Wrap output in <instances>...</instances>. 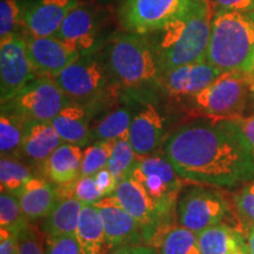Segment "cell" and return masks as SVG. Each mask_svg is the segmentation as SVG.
<instances>
[{"mask_svg":"<svg viewBox=\"0 0 254 254\" xmlns=\"http://www.w3.org/2000/svg\"><path fill=\"white\" fill-rule=\"evenodd\" d=\"M39 77L28 58L24 34L0 40V99L14 97L28 82Z\"/></svg>","mask_w":254,"mask_h":254,"instance_id":"cell-13","label":"cell"},{"mask_svg":"<svg viewBox=\"0 0 254 254\" xmlns=\"http://www.w3.org/2000/svg\"><path fill=\"white\" fill-rule=\"evenodd\" d=\"M81 0H31L25 12V33L56 36L67 14Z\"/></svg>","mask_w":254,"mask_h":254,"instance_id":"cell-19","label":"cell"},{"mask_svg":"<svg viewBox=\"0 0 254 254\" xmlns=\"http://www.w3.org/2000/svg\"><path fill=\"white\" fill-rule=\"evenodd\" d=\"M63 142L52 122L31 120L24 123L20 154L34 163L44 164Z\"/></svg>","mask_w":254,"mask_h":254,"instance_id":"cell-20","label":"cell"},{"mask_svg":"<svg viewBox=\"0 0 254 254\" xmlns=\"http://www.w3.org/2000/svg\"><path fill=\"white\" fill-rule=\"evenodd\" d=\"M213 15L209 0H199L184 17L147 34L161 75L179 66L206 60Z\"/></svg>","mask_w":254,"mask_h":254,"instance_id":"cell-3","label":"cell"},{"mask_svg":"<svg viewBox=\"0 0 254 254\" xmlns=\"http://www.w3.org/2000/svg\"><path fill=\"white\" fill-rule=\"evenodd\" d=\"M94 180L95 184H97L98 189H99L101 195L103 198L105 196L112 195L114 192H116L117 186H118V180L114 178L112 173L107 170V167L100 170L99 172H97L94 174Z\"/></svg>","mask_w":254,"mask_h":254,"instance_id":"cell-39","label":"cell"},{"mask_svg":"<svg viewBox=\"0 0 254 254\" xmlns=\"http://www.w3.org/2000/svg\"><path fill=\"white\" fill-rule=\"evenodd\" d=\"M134 100L131 95L120 93L93 111L91 117V134L94 141L118 140L128 136L131 127Z\"/></svg>","mask_w":254,"mask_h":254,"instance_id":"cell-16","label":"cell"},{"mask_svg":"<svg viewBox=\"0 0 254 254\" xmlns=\"http://www.w3.org/2000/svg\"><path fill=\"white\" fill-rule=\"evenodd\" d=\"M52 125L64 142L82 147L92 140L91 113L86 105L72 101L53 118Z\"/></svg>","mask_w":254,"mask_h":254,"instance_id":"cell-21","label":"cell"},{"mask_svg":"<svg viewBox=\"0 0 254 254\" xmlns=\"http://www.w3.org/2000/svg\"><path fill=\"white\" fill-rule=\"evenodd\" d=\"M28 58L39 75L55 78L69 64L80 57V53L58 38L36 37L25 33Z\"/></svg>","mask_w":254,"mask_h":254,"instance_id":"cell-17","label":"cell"},{"mask_svg":"<svg viewBox=\"0 0 254 254\" xmlns=\"http://www.w3.org/2000/svg\"><path fill=\"white\" fill-rule=\"evenodd\" d=\"M84 151L80 146L63 142L44 163V171L52 183L74 182L80 177Z\"/></svg>","mask_w":254,"mask_h":254,"instance_id":"cell-23","label":"cell"},{"mask_svg":"<svg viewBox=\"0 0 254 254\" xmlns=\"http://www.w3.org/2000/svg\"><path fill=\"white\" fill-rule=\"evenodd\" d=\"M236 207L238 213L247 225L254 226V180H251L237 193Z\"/></svg>","mask_w":254,"mask_h":254,"instance_id":"cell-34","label":"cell"},{"mask_svg":"<svg viewBox=\"0 0 254 254\" xmlns=\"http://www.w3.org/2000/svg\"><path fill=\"white\" fill-rule=\"evenodd\" d=\"M164 155L183 180L218 187L254 180V154L237 119L184 124L165 140Z\"/></svg>","mask_w":254,"mask_h":254,"instance_id":"cell-1","label":"cell"},{"mask_svg":"<svg viewBox=\"0 0 254 254\" xmlns=\"http://www.w3.org/2000/svg\"><path fill=\"white\" fill-rule=\"evenodd\" d=\"M234 254H249V253H247V245H246V241H245V244H244L243 246L239 247V249H238V250L236 251V253H234Z\"/></svg>","mask_w":254,"mask_h":254,"instance_id":"cell-44","label":"cell"},{"mask_svg":"<svg viewBox=\"0 0 254 254\" xmlns=\"http://www.w3.org/2000/svg\"><path fill=\"white\" fill-rule=\"evenodd\" d=\"M103 221L109 250L144 243L141 226L113 194L101 198L95 204Z\"/></svg>","mask_w":254,"mask_h":254,"instance_id":"cell-15","label":"cell"},{"mask_svg":"<svg viewBox=\"0 0 254 254\" xmlns=\"http://www.w3.org/2000/svg\"><path fill=\"white\" fill-rule=\"evenodd\" d=\"M110 254H160L158 250L150 245H127L112 250Z\"/></svg>","mask_w":254,"mask_h":254,"instance_id":"cell-41","label":"cell"},{"mask_svg":"<svg viewBox=\"0 0 254 254\" xmlns=\"http://www.w3.org/2000/svg\"><path fill=\"white\" fill-rule=\"evenodd\" d=\"M33 178L31 170L14 157H1L0 160V185L1 192L20 195L24 187Z\"/></svg>","mask_w":254,"mask_h":254,"instance_id":"cell-28","label":"cell"},{"mask_svg":"<svg viewBox=\"0 0 254 254\" xmlns=\"http://www.w3.org/2000/svg\"><path fill=\"white\" fill-rule=\"evenodd\" d=\"M46 254H81L80 246L74 236L46 237Z\"/></svg>","mask_w":254,"mask_h":254,"instance_id":"cell-37","label":"cell"},{"mask_svg":"<svg viewBox=\"0 0 254 254\" xmlns=\"http://www.w3.org/2000/svg\"><path fill=\"white\" fill-rule=\"evenodd\" d=\"M117 140L94 141L93 145L84 151L80 176H94L107 166Z\"/></svg>","mask_w":254,"mask_h":254,"instance_id":"cell-33","label":"cell"},{"mask_svg":"<svg viewBox=\"0 0 254 254\" xmlns=\"http://www.w3.org/2000/svg\"><path fill=\"white\" fill-rule=\"evenodd\" d=\"M19 234L0 228V254H17Z\"/></svg>","mask_w":254,"mask_h":254,"instance_id":"cell-40","label":"cell"},{"mask_svg":"<svg viewBox=\"0 0 254 254\" xmlns=\"http://www.w3.org/2000/svg\"><path fill=\"white\" fill-rule=\"evenodd\" d=\"M136 159H138V155L133 150L128 136H125L116 141L106 167L118 180V183H120L131 174Z\"/></svg>","mask_w":254,"mask_h":254,"instance_id":"cell-31","label":"cell"},{"mask_svg":"<svg viewBox=\"0 0 254 254\" xmlns=\"http://www.w3.org/2000/svg\"><path fill=\"white\" fill-rule=\"evenodd\" d=\"M245 241L240 233L222 222L198 233L201 254H234Z\"/></svg>","mask_w":254,"mask_h":254,"instance_id":"cell-26","label":"cell"},{"mask_svg":"<svg viewBox=\"0 0 254 254\" xmlns=\"http://www.w3.org/2000/svg\"><path fill=\"white\" fill-rule=\"evenodd\" d=\"M72 100L64 93L55 79L39 77L21 88L12 99L1 104V111L18 117L23 123L52 122Z\"/></svg>","mask_w":254,"mask_h":254,"instance_id":"cell-8","label":"cell"},{"mask_svg":"<svg viewBox=\"0 0 254 254\" xmlns=\"http://www.w3.org/2000/svg\"><path fill=\"white\" fill-rule=\"evenodd\" d=\"M251 90V75L243 72L227 71L207 87L186 99L190 113L207 118H240Z\"/></svg>","mask_w":254,"mask_h":254,"instance_id":"cell-6","label":"cell"},{"mask_svg":"<svg viewBox=\"0 0 254 254\" xmlns=\"http://www.w3.org/2000/svg\"><path fill=\"white\" fill-rule=\"evenodd\" d=\"M109 17L104 9L90 2L80 1L71 9L55 37L80 55L98 51L109 38H104V31Z\"/></svg>","mask_w":254,"mask_h":254,"instance_id":"cell-10","label":"cell"},{"mask_svg":"<svg viewBox=\"0 0 254 254\" xmlns=\"http://www.w3.org/2000/svg\"><path fill=\"white\" fill-rule=\"evenodd\" d=\"M24 123L13 114L1 111L0 117V153L1 157L20 155Z\"/></svg>","mask_w":254,"mask_h":254,"instance_id":"cell-29","label":"cell"},{"mask_svg":"<svg viewBox=\"0 0 254 254\" xmlns=\"http://www.w3.org/2000/svg\"><path fill=\"white\" fill-rule=\"evenodd\" d=\"M206 62L221 72H253L254 11L214 13Z\"/></svg>","mask_w":254,"mask_h":254,"instance_id":"cell-4","label":"cell"},{"mask_svg":"<svg viewBox=\"0 0 254 254\" xmlns=\"http://www.w3.org/2000/svg\"><path fill=\"white\" fill-rule=\"evenodd\" d=\"M53 79L69 99L82 105L94 104L120 92L114 86L99 50L80 55Z\"/></svg>","mask_w":254,"mask_h":254,"instance_id":"cell-5","label":"cell"},{"mask_svg":"<svg viewBox=\"0 0 254 254\" xmlns=\"http://www.w3.org/2000/svg\"><path fill=\"white\" fill-rule=\"evenodd\" d=\"M95 1L99 2V4H112V2H117V1L122 2L123 0H95Z\"/></svg>","mask_w":254,"mask_h":254,"instance_id":"cell-45","label":"cell"},{"mask_svg":"<svg viewBox=\"0 0 254 254\" xmlns=\"http://www.w3.org/2000/svg\"><path fill=\"white\" fill-rule=\"evenodd\" d=\"M214 13L225 11L252 12L254 11V0H209Z\"/></svg>","mask_w":254,"mask_h":254,"instance_id":"cell-38","label":"cell"},{"mask_svg":"<svg viewBox=\"0 0 254 254\" xmlns=\"http://www.w3.org/2000/svg\"><path fill=\"white\" fill-rule=\"evenodd\" d=\"M73 196L84 205H93L103 198L93 176H80L75 180Z\"/></svg>","mask_w":254,"mask_h":254,"instance_id":"cell-35","label":"cell"},{"mask_svg":"<svg viewBox=\"0 0 254 254\" xmlns=\"http://www.w3.org/2000/svg\"><path fill=\"white\" fill-rule=\"evenodd\" d=\"M134 112L128 132V140L138 157L153 154L163 145L165 138V114L155 97L157 94L131 95Z\"/></svg>","mask_w":254,"mask_h":254,"instance_id":"cell-12","label":"cell"},{"mask_svg":"<svg viewBox=\"0 0 254 254\" xmlns=\"http://www.w3.org/2000/svg\"><path fill=\"white\" fill-rule=\"evenodd\" d=\"M250 75H251V90H252V92L254 93V69Z\"/></svg>","mask_w":254,"mask_h":254,"instance_id":"cell-46","label":"cell"},{"mask_svg":"<svg viewBox=\"0 0 254 254\" xmlns=\"http://www.w3.org/2000/svg\"><path fill=\"white\" fill-rule=\"evenodd\" d=\"M113 195L118 199L124 208L139 222L141 226L144 243L151 246L157 233L170 226L161 217L155 202L148 195L144 187L132 177H126L117 186Z\"/></svg>","mask_w":254,"mask_h":254,"instance_id":"cell-14","label":"cell"},{"mask_svg":"<svg viewBox=\"0 0 254 254\" xmlns=\"http://www.w3.org/2000/svg\"><path fill=\"white\" fill-rule=\"evenodd\" d=\"M176 209L179 225L198 234L220 224L227 213L228 204L219 192L190 187L179 195Z\"/></svg>","mask_w":254,"mask_h":254,"instance_id":"cell-11","label":"cell"},{"mask_svg":"<svg viewBox=\"0 0 254 254\" xmlns=\"http://www.w3.org/2000/svg\"><path fill=\"white\" fill-rule=\"evenodd\" d=\"M30 0L0 1V40L14 34H24L25 12Z\"/></svg>","mask_w":254,"mask_h":254,"instance_id":"cell-30","label":"cell"},{"mask_svg":"<svg viewBox=\"0 0 254 254\" xmlns=\"http://www.w3.org/2000/svg\"><path fill=\"white\" fill-rule=\"evenodd\" d=\"M220 74V69L202 60L164 73L161 75V87L164 93L172 99L185 101L207 87Z\"/></svg>","mask_w":254,"mask_h":254,"instance_id":"cell-18","label":"cell"},{"mask_svg":"<svg viewBox=\"0 0 254 254\" xmlns=\"http://www.w3.org/2000/svg\"><path fill=\"white\" fill-rule=\"evenodd\" d=\"M129 177L144 187L155 202L161 217L168 222L183 190L182 178L163 155L138 157Z\"/></svg>","mask_w":254,"mask_h":254,"instance_id":"cell-9","label":"cell"},{"mask_svg":"<svg viewBox=\"0 0 254 254\" xmlns=\"http://www.w3.org/2000/svg\"><path fill=\"white\" fill-rule=\"evenodd\" d=\"M99 53L120 93L146 95L163 91L161 72L147 36L114 32Z\"/></svg>","mask_w":254,"mask_h":254,"instance_id":"cell-2","label":"cell"},{"mask_svg":"<svg viewBox=\"0 0 254 254\" xmlns=\"http://www.w3.org/2000/svg\"><path fill=\"white\" fill-rule=\"evenodd\" d=\"M237 122L240 125L244 133H245L254 154V116L250 117V118H241L240 117V118H237Z\"/></svg>","mask_w":254,"mask_h":254,"instance_id":"cell-42","label":"cell"},{"mask_svg":"<svg viewBox=\"0 0 254 254\" xmlns=\"http://www.w3.org/2000/svg\"><path fill=\"white\" fill-rule=\"evenodd\" d=\"M151 246L157 247L160 254H201L198 234L182 225L167 226L159 231Z\"/></svg>","mask_w":254,"mask_h":254,"instance_id":"cell-27","label":"cell"},{"mask_svg":"<svg viewBox=\"0 0 254 254\" xmlns=\"http://www.w3.org/2000/svg\"><path fill=\"white\" fill-rule=\"evenodd\" d=\"M84 204L75 198L59 200L56 207L45 218L43 232L46 237L74 236Z\"/></svg>","mask_w":254,"mask_h":254,"instance_id":"cell-25","label":"cell"},{"mask_svg":"<svg viewBox=\"0 0 254 254\" xmlns=\"http://www.w3.org/2000/svg\"><path fill=\"white\" fill-rule=\"evenodd\" d=\"M199 0H123L117 19L123 31L154 33L189 13Z\"/></svg>","mask_w":254,"mask_h":254,"instance_id":"cell-7","label":"cell"},{"mask_svg":"<svg viewBox=\"0 0 254 254\" xmlns=\"http://www.w3.org/2000/svg\"><path fill=\"white\" fill-rule=\"evenodd\" d=\"M18 200L28 220L46 218L59 202L57 185L43 178L33 177L25 185Z\"/></svg>","mask_w":254,"mask_h":254,"instance_id":"cell-22","label":"cell"},{"mask_svg":"<svg viewBox=\"0 0 254 254\" xmlns=\"http://www.w3.org/2000/svg\"><path fill=\"white\" fill-rule=\"evenodd\" d=\"M246 245L247 253L254 254V226L253 225H247V234H246Z\"/></svg>","mask_w":254,"mask_h":254,"instance_id":"cell-43","label":"cell"},{"mask_svg":"<svg viewBox=\"0 0 254 254\" xmlns=\"http://www.w3.org/2000/svg\"><path fill=\"white\" fill-rule=\"evenodd\" d=\"M75 237L81 254H107L110 251L103 221L94 205L82 206Z\"/></svg>","mask_w":254,"mask_h":254,"instance_id":"cell-24","label":"cell"},{"mask_svg":"<svg viewBox=\"0 0 254 254\" xmlns=\"http://www.w3.org/2000/svg\"><path fill=\"white\" fill-rule=\"evenodd\" d=\"M17 254H46L43 237L30 225L19 233Z\"/></svg>","mask_w":254,"mask_h":254,"instance_id":"cell-36","label":"cell"},{"mask_svg":"<svg viewBox=\"0 0 254 254\" xmlns=\"http://www.w3.org/2000/svg\"><path fill=\"white\" fill-rule=\"evenodd\" d=\"M28 219L19 204L18 196L1 192L0 194V228L20 233L28 226Z\"/></svg>","mask_w":254,"mask_h":254,"instance_id":"cell-32","label":"cell"}]
</instances>
